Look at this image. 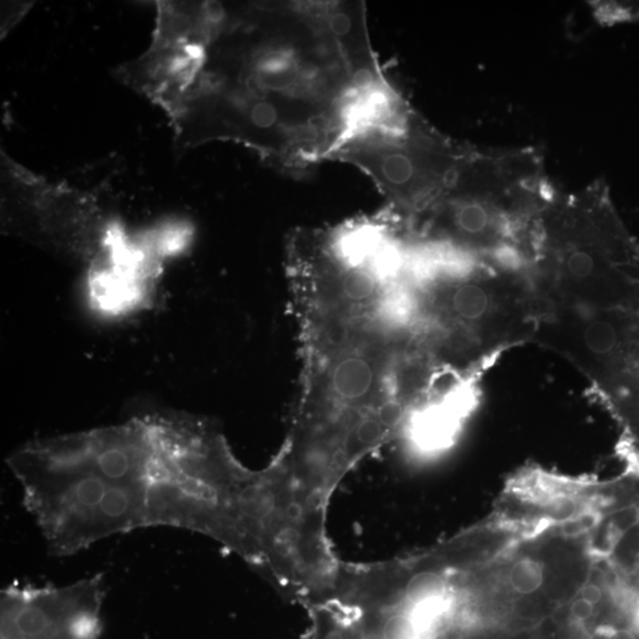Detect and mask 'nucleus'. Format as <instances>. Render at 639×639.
Segmentation results:
<instances>
[{
	"label": "nucleus",
	"instance_id": "nucleus-8",
	"mask_svg": "<svg viewBox=\"0 0 639 639\" xmlns=\"http://www.w3.org/2000/svg\"><path fill=\"white\" fill-rule=\"evenodd\" d=\"M512 589L519 594L530 595L543 586L544 572L542 563L534 559L522 558L512 565L511 575Z\"/></svg>",
	"mask_w": 639,
	"mask_h": 639
},
{
	"label": "nucleus",
	"instance_id": "nucleus-5",
	"mask_svg": "<svg viewBox=\"0 0 639 639\" xmlns=\"http://www.w3.org/2000/svg\"><path fill=\"white\" fill-rule=\"evenodd\" d=\"M531 272L548 306L639 311V251L607 211L554 212Z\"/></svg>",
	"mask_w": 639,
	"mask_h": 639
},
{
	"label": "nucleus",
	"instance_id": "nucleus-9",
	"mask_svg": "<svg viewBox=\"0 0 639 639\" xmlns=\"http://www.w3.org/2000/svg\"><path fill=\"white\" fill-rule=\"evenodd\" d=\"M571 614L577 621L585 622L593 615L594 605L586 602L585 599L579 598L578 601L572 604Z\"/></svg>",
	"mask_w": 639,
	"mask_h": 639
},
{
	"label": "nucleus",
	"instance_id": "nucleus-11",
	"mask_svg": "<svg viewBox=\"0 0 639 639\" xmlns=\"http://www.w3.org/2000/svg\"><path fill=\"white\" fill-rule=\"evenodd\" d=\"M606 639H639L634 630L630 627H617L607 634Z\"/></svg>",
	"mask_w": 639,
	"mask_h": 639
},
{
	"label": "nucleus",
	"instance_id": "nucleus-10",
	"mask_svg": "<svg viewBox=\"0 0 639 639\" xmlns=\"http://www.w3.org/2000/svg\"><path fill=\"white\" fill-rule=\"evenodd\" d=\"M582 598L592 604V605H598L603 599V590L595 583H589V585L583 587Z\"/></svg>",
	"mask_w": 639,
	"mask_h": 639
},
{
	"label": "nucleus",
	"instance_id": "nucleus-7",
	"mask_svg": "<svg viewBox=\"0 0 639 639\" xmlns=\"http://www.w3.org/2000/svg\"><path fill=\"white\" fill-rule=\"evenodd\" d=\"M104 575L66 586H7L0 595V639H98Z\"/></svg>",
	"mask_w": 639,
	"mask_h": 639
},
{
	"label": "nucleus",
	"instance_id": "nucleus-3",
	"mask_svg": "<svg viewBox=\"0 0 639 639\" xmlns=\"http://www.w3.org/2000/svg\"><path fill=\"white\" fill-rule=\"evenodd\" d=\"M7 464L54 556L149 527L215 540L230 514L238 475L223 433L187 414H144L36 440Z\"/></svg>",
	"mask_w": 639,
	"mask_h": 639
},
{
	"label": "nucleus",
	"instance_id": "nucleus-4",
	"mask_svg": "<svg viewBox=\"0 0 639 639\" xmlns=\"http://www.w3.org/2000/svg\"><path fill=\"white\" fill-rule=\"evenodd\" d=\"M418 243L411 269L418 352L443 390L464 388L507 347L535 335L544 303L530 271Z\"/></svg>",
	"mask_w": 639,
	"mask_h": 639
},
{
	"label": "nucleus",
	"instance_id": "nucleus-1",
	"mask_svg": "<svg viewBox=\"0 0 639 639\" xmlns=\"http://www.w3.org/2000/svg\"><path fill=\"white\" fill-rule=\"evenodd\" d=\"M411 266V243L384 213L288 235L301 372L276 461L308 492L334 494L438 396L414 338Z\"/></svg>",
	"mask_w": 639,
	"mask_h": 639
},
{
	"label": "nucleus",
	"instance_id": "nucleus-6",
	"mask_svg": "<svg viewBox=\"0 0 639 639\" xmlns=\"http://www.w3.org/2000/svg\"><path fill=\"white\" fill-rule=\"evenodd\" d=\"M472 154L426 125L405 100L331 154L376 185L389 210L414 228L440 201Z\"/></svg>",
	"mask_w": 639,
	"mask_h": 639
},
{
	"label": "nucleus",
	"instance_id": "nucleus-2",
	"mask_svg": "<svg viewBox=\"0 0 639 639\" xmlns=\"http://www.w3.org/2000/svg\"><path fill=\"white\" fill-rule=\"evenodd\" d=\"M157 98L184 148L237 142L296 178L404 100L362 2L203 3Z\"/></svg>",
	"mask_w": 639,
	"mask_h": 639
}]
</instances>
